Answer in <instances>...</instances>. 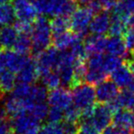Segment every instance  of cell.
<instances>
[{"instance_id":"6da1fadb","label":"cell","mask_w":134,"mask_h":134,"mask_svg":"<svg viewBox=\"0 0 134 134\" xmlns=\"http://www.w3.org/2000/svg\"><path fill=\"white\" fill-rule=\"evenodd\" d=\"M32 50L33 56H37L38 53L46 50L50 46L52 41V31L50 27V20L45 16L37 17L34 21L31 31Z\"/></svg>"},{"instance_id":"7a4b0ae2","label":"cell","mask_w":134,"mask_h":134,"mask_svg":"<svg viewBox=\"0 0 134 134\" xmlns=\"http://www.w3.org/2000/svg\"><path fill=\"white\" fill-rule=\"evenodd\" d=\"M92 18H93V13L88 7H78L71 15L69 19L71 31L84 39L90 31V25Z\"/></svg>"},{"instance_id":"3957f363","label":"cell","mask_w":134,"mask_h":134,"mask_svg":"<svg viewBox=\"0 0 134 134\" xmlns=\"http://www.w3.org/2000/svg\"><path fill=\"white\" fill-rule=\"evenodd\" d=\"M72 101L76 107L83 109L95 104L96 91L93 86L90 84H80L71 89Z\"/></svg>"},{"instance_id":"277c9868","label":"cell","mask_w":134,"mask_h":134,"mask_svg":"<svg viewBox=\"0 0 134 134\" xmlns=\"http://www.w3.org/2000/svg\"><path fill=\"white\" fill-rule=\"evenodd\" d=\"M58 54H59V52L57 48L48 47L37 54V56H35L36 66H37L39 76L52 70H56Z\"/></svg>"},{"instance_id":"5b68a950","label":"cell","mask_w":134,"mask_h":134,"mask_svg":"<svg viewBox=\"0 0 134 134\" xmlns=\"http://www.w3.org/2000/svg\"><path fill=\"white\" fill-rule=\"evenodd\" d=\"M11 130L13 134H22L28 130L35 127H39V122L31 116L28 112H22L13 118H9Z\"/></svg>"},{"instance_id":"8992f818","label":"cell","mask_w":134,"mask_h":134,"mask_svg":"<svg viewBox=\"0 0 134 134\" xmlns=\"http://www.w3.org/2000/svg\"><path fill=\"white\" fill-rule=\"evenodd\" d=\"M15 15L18 20L34 22L38 17V10L33 3L28 0H14L13 2Z\"/></svg>"},{"instance_id":"52a82bcc","label":"cell","mask_w":134,"mask_h":134,"mask_svg":"<svg viewBox=\"0 0 134 134\" xmlns=\"http://www.w3.org/2000/svg\"><path fill=\"white\" fill-rule=\"evenodd\" d=\"M48 104L50 107H58L65 110L71 105L72 102V94L69 89L66 87H58L50 90L48 94Z\"/></svg>"},{"instance_id":"ba28073f","label":"cell","mask_w":134,"mask_h":134,"mask_svg":"<svg viewBox=\"0 0 134 134\" xmlns=\"http://www.w3.org/2000/svg\"><path fill=\"white\" fill-rule=\"evenodd\" d=\"M96 100L99 103H109L117 97L120 93V87L111 79H106L97 85L95 88Z\"/></svg>"},{"instance_id":"9c48e42d","label":"cell","mask_w":134,"mask_h":134,"mask_svg":"<svg viewBox=\"0 0 134 134\" xmlns=\"http://www.w3.org/2000/svg\"><path fill=\"white\" fill-rule=\"evenodd\" d=\"M112 114L113 112L110 110L108 104H96L95 111H94V114L90 118V120L93 122L94 125L98 128L99 131H102L105 128L110 125L113 118Z\"/></svg>"},{"instance_id":"30bf717a","label":"cell","mask_w":134,"mask_h":134,"mask_svg":"<svg viewBox=\"0 0 134 134\" xmlns=\"http://www.w3.org/2000/svg\"><path fill=\"white\" fill-rule=\"evenodd\" d=\"M110 13L107 10H102L98 14L94 15L90 25V31L98 35H104L109 32L110 26Z\"/></svg>"},{"instance_id":"8fae6325","label":"cell","mask_w":134,"mask_h":134,"mask_svg":"<svg viewBox=\"0 0 134 134\" xmlns=\"http://www.w3.org/2000/svg\"><path fill=\"white\" fill-rule=\"evenodd\" d=\"M35 58L29 57L23 68L16 73L18 84H34L38 78Z\"/></svg>"},{"instance_id":"7c38bea8","label":"cell","mask_w":134,"mask_h":134,"mask_svg":"<svg viewBox=\"0 0 134 134\" xmlns=\"http://www.w3.org/2000/svg\"><path fill=\"white\" fill-rule=\"evenodd\" d=\"M107 104L113 114L120 109H132L134 107V93L128 89L122 90L116 98Z\"/></svg>"},{"instance_id":"4fadbf2b","label":"cell","mask_w":134,"mask_h":134,"mask_svg":"<svg viewBox=\"0 0 134 134\" xmlns=\"http://www.w3.org/2000/svg\"><path fill=\"white\" fill-rule=\"evenodd\" d=\"M69 0H37L36 2L38 12L45 16H59L61 10Z\"/></svg>"},{"instance_id":"5bb4252c","label":"cell","mask_w":134,"mask_h":134,"mask_svg":"<svg viewBox=\"0 0 134 134\" xmlns=\"http://www.w3.org/2000/svg\"><path fill=\"white\" fill-rule=\"evenodd\" d=\"M106 52L112 55L120 56L121 58H126L129 53L123 38L120 36H109V38H108Z\"/></svg>"},{"instance_id":"9a60e30c","label":"cell","mask_w":134,"mask_h":134,"mask_svg":"<svg viewBox=\"0 0 134 134\" xmlns=\"http://www.w3.org/2000/svg\"><path fill=\"white\" fill-rule=\"evenodd\" d=\"M80 41H82V38L73 31H67L61 35L52 38L54 47L58 49V51L68 50Z\"/></svg>"},{"instance_id":"2e32d148","label":"cell","mask_w":134,"mask_h":134,"mask_svg":"<svg viewBox=\"0 0 134 134\" xmlns=\"http://www.w3.org/2000/svg\"><path fill=\"white\" fill-rule=\"evenodd\" d=\"M29 56L21 54L14 50H7V68L15 73H18L27 62Z\"/></svg>"},{"instance_id":"e0dca14e","label":"cell","mask_w":134,"mask_h":134,"mask_svg":"<svg viewBox=\"0 0 134 134\" xmlns=\"http://www.w3.org/2000/svg\"><path fill=\"white\" fill-rule=\"evenodd\" d=\"M132 72L126 63H123L110 73L111 80L120 88H126L132 78Z\"/></svg>"},{"instance_id":"ac0fdd59","label":"cell","mask_w":134,"mask_h":134,"mask_svg":"<svg viewBox=\"0 0 134 134\" xmlns=\"http://www.w3.org/2000/svg\"><path fill=\"white\" fill-rule=\"evenodd\" d=\"M114 125L132 131L134 128V113L130 109H120L114 113L112 118Z\"/></svg>"},{"instance_id":"d6986e66","label":"cell","mask_w":134,"mask_h":134,"mask_svg":"<svg viewBox=\"0 0 134 134\" xmlns=\"http://www.w3.org/2000/svg\"><path fill=\"white\" fill-rule=\"evenodd\" d=\"M18 32L15 27L4 26L0 29V47L4 50H12L16 39Z\"/></svg>"},{"instance_id":"ffe728a7","label":"cell","mask_w":134,"mask_h":134,"mask_svg":"<svg viewBox=\"0 0 134 134\" xmlns=\"http://www.w3.org/2000/svg\"><path fill=\"white\" fill-rule=\"evenodd\" d=\"M16 75L10 70H5L0 73V96L4 97L5 94L12 92L16 86Z\"/></svg>"},{"instance_id":"44dd1931","label":"cell","mask_w":134,"mask_h":134,"mask_svg":"<svg viewBox=\"0 0 134 134\" xmlns=\"http://www.w3.org/2000/svg\"><path fill=\"white\" fill-rule=\"evenodd\" d=\"M50 27L52 31V38L67 32L70 29L69 18L64 16H55L50 20Z\"/></svg>"},{"instance_id":"7402d4cb","label":"cell","mask_w":134,"mask_h":134,"mask_svg":"<svg viewBox=\"0 0 134 134\" xmlns=\"http://www.w3.org/2000/svg\"><path fill=\"white\" fill-rule=\"evenodd\" d=\"M13 50L15 52L21 54H27L31 52L32 50V41L31 36L29 34L18 33V39L13 46Z\"/></svg>"},{"instance_id":"603a6c76","label":"cell","mask_w":134,"mask_h":134,"mask_svg":"<svg viewBox=\"0 0 134 134\" xmlns=\"http://www.w3.org/2000/svg\"><path fill=\"white\" fill-rule=\"evenodd\" d=\"M108 76H109V75L103 69L87 67L86 75H85V81L88 84L92 85V86H97L99 83L108 79Z\"/></svg>"},{"instance_id":"cb8c5ba5","label":"cell","mask_w":134,"mask_h":134,"mask_svg":"<svg viewBox=\"0 0 134 134\" xmlns=\"http://www.w3.org/2000/svg\"><path fill=\"white\" fill-rule=\"evenodd\" d=\"M15 17L16 15H15L14 7L10 3L0 5V27L11 24Z\"/></svg>"},{"instance_id":"d4e9b609","label":"cell","mask_w":134,"mask_h":134,"mask_svg":"<svg viewBox=\"0 0 134 134\" xmlns=\"http://www.w3.org/2000/svg\"><path fill=\"white\" fill-rule=\"evenodd\" d=\"M48 110H49L48 105L46 103V101H44V102H37V103L33 104L27 112L29 113L37 120L42 121L43 120H45L48 117Z\"/></svg>"},{"instance_id":"484cf974","label":"cell","mask_w":134,"mask_h":134,"mask_svg":"<svg viewBox=\"0 0 134 134\" xmlns=\"http://www.w3.org/2000/svg\"><path fill=\"white\" fill-rule=\"evenodd\" d=\"M110 26L109 29V36H120L122 37L125 31H127V21L124 19H121L120 18L116 17H111Z\"/></svg>"},{"instance_id":"4316f807","label":"cell","mask_w":134,"mask_h":134,"mask_svg":"<svg viewBox=\"0 0 134 134\" xmlns=\"http://www.w3.org/2000/svg\"><path fill=\"white\" fill-rule=\"evenodd\" d=\"M40 77L42 78L43 85L49 90L59 87V86L61 85L59 73L56 70H52V71L48 72L45 75H41Z\"/></svg>"},{"instance_id":"83f0119b","label":"cell","mask_w":134,"mask_h":134,"mask_svg":"<svg viewBox=\"0 0 134 134\" xmlns=\"http://www.w3.org/2000/svg\"><path fill=\"white\" fill-rule=\"evenodd\" d=\"M123 64V59L120 56L112 55V54H105L104 55V62H103V68L105 72L109 75L115 69H117L119 66Z\"/></svg>"},{"instance_id":"f1b7e54d","label":"cell","mask_w":134,"mask_h":134,"mask_svg":"<svg viewBox=\"0 0 134 134\" xmlns=\"http://www.w3.org/2000/svg\"><path fill=\"white\" fill-rule=\"evenodd\" d=\"M81 118V109L71 104L64 110V120L71 122H79Z\"/></svg>"},{"instance_id":"f546056e","label":"cell","mask_w":134,"mask_h":134,"mask_svg":"<svg viewBox=\"0 0 134 134\" xmlns=\"http://www.w3.org/2000/svg\"><path fill=\"white\" fill-rule=\"evenodd\" d=\"M100 131L94 125L90 120H81L79 124V129L77 134H99Z\"/></svg>"},{"instance_id":"4dcf8cb0","label":"cell","mask_w":134,"mask_h":134,"mask_svg":"<svg viewBox=\"0 0 134 134\" xmlns=\"http://www.w3.org/2000/svg\"><path fill=\"white\" fill-rule=\"evenodd\" d=\"M47 118H48V122L59 123L61 120H64V110L58 108V107H50Z\"/></svg>"},{"instance_id":"1f68e13d","label":"cell","mask_w":134,"mask_h":134,"mask_svg":"<svg viewBox=\"0 0 134 134\" xmlns=\"http://www.w3.org/2000/svg\"><path fill=\"white\" fill-rule=\"evenodd\" d=\"M44 134H65L62 128V124L48 122L42 128Z\"/></svg>"},{"instance_id":"d6a6232c","label":"cell","mask_w":134,"mask_h":134,"mask_svg":"<svg viewBox=\"0 0 134 134\" xmlns=\"http://www.w3.org/2000/svg\"><path fill=\"white\" fill-rule=\"evenodd\" d=\"M14 27L18 33L29 34L30 35V34H31V31H32L33 25H32L31 22L23 21V20H18V21L15 23Z\"/></svg>"},{"instance_id":"836d02e7","label":"cell","mask_w":134,"mask_h":134,"mask_svg":"<svg viewBox=\"0 0 134 134\" xmlns=\"http://www.w3.org/2000/svg\"><path fill=\"white\" fill-rule=\"evenodd\" d=\"M102 134H131V131L116 125H109L102 131Z\"/></svg>"},{"instance_id":"e575fe53","label":"cell","mask_w":134,"mask_h":134,"mask_svg":"<svg viewBox=\"0 0 134 134\" xmlns=\"http://www.w3.org/2000/svg\"><path fill=\"white\" fill-rule=\"evenodd\" d=\"M122 38H123L128 51L131 52L132 50H134V31L127 29V31L122 36Z\"/></svg>"},{"instance_id":"d590c367","label":"cell","mask_w":134,"mask_h":134,"mask_svg":"<svg viewBox=\"0 0 134 134\" xmlns=\"http://www.w3.org/2000/svg\"><path fill=\"white\" fill-rule=\"evenodd\" d=\"M62 128L65 134H77L79 129L78 122L65 121L62 123Z\"/></svg>"},{"instance_id":"8d00e7d4","label":"cell","mask_w":134,"mask_h":134,"mask_svg":"<svg viewBox=\"0 0 134 134\" xmlns=\"http://www.w3.org/2000/svg\"><path fill=\"white\" fill-rule=\"evenodd\" d=\"M7 68V50L0 49V73Z\"/></svg>"},{"instance_id":"74e56055","label":"cell","mask_w":134,"mask_h":134,"mask_svg":"<svg viewBox=\"0 0 134 134\" xmlns=\"http://www.w3.org/2000/svg\"><path fill=\"white\" fill-rule=\"evenodd\" d=\"M9 120V117L7 114L4 108L0 107V127H1L3 124H5V122H7Z\"/></svg>"},{"instance_id":"f35d334b","label":"cell","mask_w":134,"mask_h":134,"mask_svg":"<svg viewBox=\"0 0 134 134\" xmlns=\"http://www.w3.org/2000/svg\"><path fill=\"white\" fill-rule=\"evenodd\" d=\"M121 1L131 14L134 13V0H121Z\"/></svg>"},{"instance_id":"ab89813d","label":"cell","mask_w":134,"mask_h":134,"mask_svg":"<svg viewBox=\"0 0 134 134\" xmlns=\"http://www.w3.org/2000/svg\"><path fill=\"white\" fill-rule=\"evenodd\" d=\"M125 63L128 65L130 70L132 72V73H134V57L130 56V54L128 53V55L125 58Z\"/></svg>"},{"instance_id":"60d3db41","label":"cell","mask_w":134,"mask_h":134,"mask_svg":"<svg viewBox=\"0 0 134 134\" xmlns=\"http://www.w3.org/2000/svg\"><path fill=\"white\" fill-rule=\"evenodd\" d=\"M127 29L134 31V13L130 15L127 19Z\"/></svg>"},{"instance_id":"b9f144b4","label":"cell","mask_w":134,"mask_h":134,"mask_svg":"<svg viewBox=\"0 0 134 134\" xmlns=\"http://www.w3.org/2000/svg\"><path fill=\"white\" fill-rule=\"evenodd\" d=\"M74 1L76 2L78 6H80V7H88L94 0H74Z\"/></svg>"},{"instance_id":"7bdbcfd3","label":"cell","mask_w":134,"mask_h":134,"mask_svg":"<svg viewBox=\"0 0 134 134\" xmlns=\"http://www.w3.org/2000/svg\"><path fill=\"white\" fill-rule=\"evenodd\" d=\"M39 131H40V126L39 127H35V128H32V129L28 130L26 132L22 133V134H38Z\"/></svg>"},{"instance_id":"ee69618b","label":"cell","mask_w":134,"mask_h":134,"mask_svg":"<svg viewBox=\"0 0 134 134\" xmlns=\"http://www.w3.org/2000/svg\"><path fill=\"white\" fill-rule=\"evenodd\" d=\"M126 89L130 90L131 92H132V93H134V73H133V75H132V78H131V82L129 83L128 86L126 87Z\"/></svg>"},{"instance_id":"f6af8a7d","label":"cell","mask_w":134,"mask_h":134,"mask_svg":"<svg viewBox=\"0 0 134 134\" xmlns=\"http://www.w3.org/2000/svg\"><path fill=\"white\" fill-rule=\"evenodd\" d=\"M12 0H0V5L2 4H5V3H10Z\"/></svg>"},{"instance_id":"bcb514c9","label":"cell","mask_w":134,"mask_h":134,"mask_svg":"<svg viewBox=\"0 0 134 134\" xmlns=\"http://www.w3.org/2000/svg\"><path fill=\"white\" fill-rule=\"evenodd\" d=\"M38 134H44V133H43V131H42V130H40V131H39Z\"/></svg>"},{"instance_id":"7dc6e473","label":"cell","mask_w":134,"mask_h":134,"mask_svg":"<svg viewBox=\"0 0 134 134\" xmlns=\"http://www.w3.org/2000/svg\"><path fill=\"white\" fill-rule=\"evenodd\" d=\"M131 134H134V128L132 129V131H131Z\"/></svg>"},{"instance_id":"c3c4849f","label":"cell","mask_w":134,"mask_h":134,"mask_svg":"<svg viewBox=\"0 0 134 134\" xmlns=\"http://www.w3.org/2000/svg\"><path fill=\"white\" fill-rule=\"evenodd\" d=\"M2 98H3V97H1V96H0V100H1V99H2Z\"/></svg>"},{"instance_id":"681fc988","label":"cell","mask_w":134,"mask_h":134,"mask_svg":"<svg viewBox=\"0 0 134 134\" xmlns=\"http://www.w3.org/2000/svg\"><path fill=\"white\" fill-rule=\"evenodd\" d=\"M132 112L134 113V107H133V108H132Z\"/></svg>"}]
</instances>
